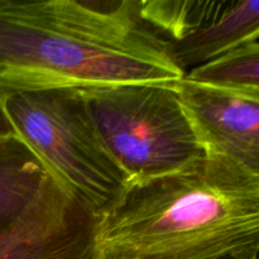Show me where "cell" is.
<instances>
[{"mask_svg":"<svg viewBox=\"0 0 259 259\" xmlns=\"http://www.w3.org/2000/svg\"><path fill=\"white\" fill-rule=\"evenodd\" d=\"M185 76L138 2L0 0V89L177 83Z\"/></svg>","mask_w":259,"mask_h":259,"instance_id":"6da1fadb","label":"cell"},{"mask_svg":"<svg viewBox=\"0 0 259 259\" xmlns=\"http://www.w3.org/2000/svg\"><path fill=\"white\" fill-rule=\"evenodd\" d=\"M101 259H222L259 249V182L202 158L129 182L96 217Z\"/></svg>","mask_w":259,"mask_h":259,"instance_id":"7a4b0ae2","label":"cell"},{"mask_svg":"<svg viewBox=\"0 0 259 259\" xmlns=\"http://www.w3.org/2000/svg\"><path fill=\"white\" fill-rule=\"evenodd\" d=\"M0 108L48 175L95 217L129 184L104 146L80 89H0Z\"/></svg>","mask_w":259,"mask_h":259,"instance_id":"3957f363","label":"cell"},{"mask_svg":"<svg viewBox=\"0 0 259 259\" xmlns=\"http://www.w3.org/2000/svg\"><path fill=\"white\" fill-rule=\"evenodd\" d=\"M177 83L128 82L80 89L104 146L129 182L206 156Z\"/></svg>","mask_w":259,"mask_h":259,"instance_id":"277c9868","label":"cell"},{"mask_svg":"<svg viewBox=\"0 0 259 259\" xmlns=\"http://www.w3.org/2000/svg\"><path fill=\"white\" fill-rule=\"evenodd\" d=\"M176 88L206 154L230 162L259 182V91L186 76Z\"/></svg>","mask_w":259,"mask_h":259,"instance_id":"5b68a950","label":"cell"},{"mask_svg":"<svg viewBox=\"0 0 259 259\" xmlns=\"http://www.w3.org/2000/svg\"><path fill=\"white\" fill-rule=\"evenodd\" d=\"M95 222L48 176L29 211L0 234V259H101Z\"/></svg>","mask_w":259,"mask_h":259,"instance_id":"8992f818","label":"cell"},{"mask_svg":"<svg viewBox=\"0 0 259 259\" xmlns=\"http://www.w3.org/2000/svg\"><path fill=\"white\" fill-rule=\"evenodd\" d=\"M258 38L259 0L224 2L210 22L172 42L169 52L187 73Z\"/></svg>","mask_w":259,"mask_h":259,"instance_id":"52a82bcc","label":"cell"},{"mask_svg":"<svg viewBox=\"0 0 259 259\" xmlns=\"http://www.w3.org/2000/svg\"><path fill=\"white\" fill-rule=\"evenodd\" d=\"M48 176L42 162L17 136L0 142V234L29 211Z\"/></svg>","mask_w":259,"mask_h":259,"instance_id":"ba28073f","label":"cell"},{"mask_svg":"<svg viewBox=\"0 0 259 259\" xmlns=\"http://www.w3.org/2000/svg\"><path fill=\"white\" fill-rule=\"evenodd\" d=\"M224 2H138L141 17L168 45L212 19Z\"/></svg>","mask_w":259,"mask_h":259,"instance_id":"9c48e42d","label":"cell"},{"mask_svg":"<svg viewBox=\"0 0 259 259\" xmlns=\"http://www.w3.org/2000/svg\"><path fill=\"white\" fill-rule=\"evenodd\" d=\"M189 80L259 91V42L245 45L186 73Z\"/></svg>","mask_w":259,"mask_h":259,"instance_id":"30bf717a","label":"cell"},{"mask_svg":"<svg viewBox=\"0 0 259 259\" xmlns=\"http://www.w3.org/2000/svg\"><path fill=\"white\" fill-rule=\"evenodd\" d=\"M14 136L15 134L14 132H13V128L10 126L4 111H3L2 108H0V142L5 141V139L8 138H12V137Z\"/></svg>","mask_w":259,"mask_h":259,"instance_id":"8fae6325","label":"cell"},{"mask_svg":"<svg viewBox=\"0 0 259 259\" xmlns=\"http://www.w3.org/2000/svg\"><path fill=\"white\" fill-rule=\"evenodd\" d=\"M258 250H257V252H258ZM257 252H252V253H248V254L238 255V257H228V258H222V259H253V258H254V254Z\"/></svg>","mask_w":259,"mask_h":259,"instance_id":"7c38bea8","label":"cell"},{"mask_svg":"<svg viewBox=\"0 0 259 259\" xmlns=\"http://www.w3.org/2000/svg\"><path fill=\"white\" fill-rule=\"evenodd\" d=\"M253 259H259V250H258L257 253H255V254H254V258H253Z\"/></svg>","mask_w":259,"mask_h":259,"instance_id":"4fadbf2b","label":"cell"}]
</instances>
